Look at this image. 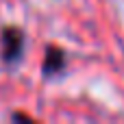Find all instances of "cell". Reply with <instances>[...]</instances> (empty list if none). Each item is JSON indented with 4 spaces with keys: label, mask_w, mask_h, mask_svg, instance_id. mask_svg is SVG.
<instances>
[{
    "label": "cell",
    "mask_w": 124,
    "mask_h": 124,
    "mask_svg": "<svg viewBox=\"0 0 124 124\" xmlns=\"http://www.w3.org/2000/svg\"><path fill=\"white\" fill-rule=\"evenodd\" d=\"M11 120H22V122H35V118H31L28 113H20V111L11 113Z\"/></svg>",
    "instance_id": "cell-3"
},
{
    "label": "cell",
    "mask_w": 124,
    "mask_h": 124,
    "mask_svg": "<svg viewBox=\"0 0 124 124\" xmlns=\"http://www.w3.org/2000/svg\"><path fill=\"white\" fill-rule=\"evenodd\" d=\"M26 50V33L15 26V24H7L0 28V59L7 65H15L22 61Z\"/></svg>",
    "instance_id": "cell-1"
},
{
    "label": "cell",
    "mask_w": 124,
    "mask_h": 124,
    "mask_svg": "<svg viewBox=\"0 0 124 124\" xmlns=\"http://www.w3.org/2000/svg\"><path fill=\"white\" fill-rule=\"evenodd\" d=\"M68 65V54L63 48L54 46V44H48L46 50H44V61H41V76L44 78H54L59 74H63Z\"/></svg>",
    "instance_id": "cell-2"
}]
</instances>
